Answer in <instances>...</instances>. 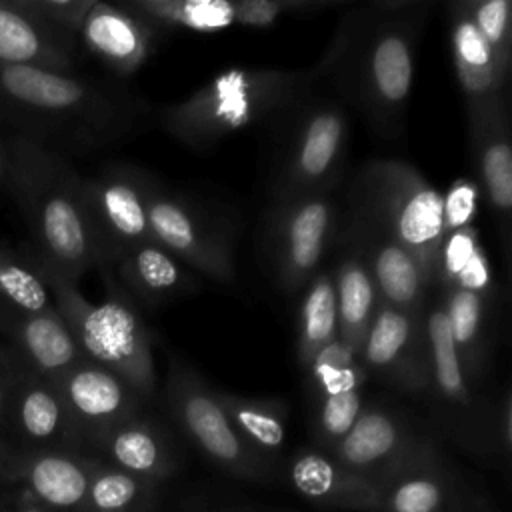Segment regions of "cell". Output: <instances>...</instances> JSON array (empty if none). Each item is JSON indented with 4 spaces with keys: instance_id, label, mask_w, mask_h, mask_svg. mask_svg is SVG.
<instances>
[{
    "instance_id": "cell-40",
    "label": "cell",
    "mask_w": 512,
    "mask_h": 512,
    "mask_svg": "<svg viewBox=\"0 0 512 512\" xmlns=\"http://www.w3.org/2000/svg\"><path fill=\"white\" fill-rule=\"evenodd\" d=\"M28 366L26 358L14 346L0 342V430L4 434L16 386Z\"/></svg>"
},
{
    "instance_id": "cell-11",
    "label": "cell",
    "mask_w": 512,
    "mask_h": 512,
    "mask_svg": "<svg viewBox=\"0 0 512 512\" xmlns=\"http://www.w3.org/2000/svg\"><path fill=\"white\" fill-rule=\"evenodd\" d=\"M162 396L172 424L218 470L236 480H276L230 424L216 388L174 354L168 356Z\"/></svg>"
},
{
    "instance_id": "cell-44",
    "label": "cell",
    "mask_w": 512,
    "mask_h": 512,
    "mask_svg": "<svg viewBox=\"0 0 512 512\" xmlns=\"http://www.w3.org/2000/svg\"><path fill=\"white\" fill-rule=\"evenodd\" d=\"M14 452V446L12 442L8 440V436L0 430V490H2V482H4V472H6V466L10 462V456Z\"/></svg>"
},
{
    "instance_id": "cell-7",
    "label": "cell",
    "mask_w": 512,
    "mask_h": 512,
    "mask_svg": "<svg viewBox=\"0 0 512 512\" xmlns=\"http://www.w3.org/2000/svg\"><path fill=\"white\" fill-rule=\"evenodd\" d=\"M340 206L344 218L402 244L434 280L442 194L414 166L394 158L364 162L340 192Z\"/></svg>"
},
{
    "instance_id": "cell-35",
    "label": "cell",
    "mask_w": 512,
    "mask_h": 512,
    "mask_svg": "<svg viewBox=\"0 0 512 512\" xmlns=\"http://www.w3.org/2000/svg\"><path fill=\"white\" fill-rule=\"evenodd\" d=\"M304 376L308 402L344 394H364V386L368 382L358 354L340 340L322 348L306 368Z\"/></svg>"
},
{
    "instance_id": "cell-34",
    "label": "cell",
    "mask_w": 512,
    "mask_h": 512,
    "mask_svg": "<svg viewBox=\"0 0 512 512\" xmlns=\"http://www.w3.org/2000/svg\"><path fill=\"white\" fill-rule=\"evenodd\" d=\"M160 486L132 476L94 456L88 510L90 512H156Z\"/></svg>"
},
{
    "instance_id": "cell-32",
    "label": "cell",
    "mask_w": 512,
    "mask_h": 512,
    "mask_svg": "<svg viewBox=\"0 0 512 512\" xmlns=\"http://www.w3.org/2000/svg\"><path fill=\"white\" fill-rule=\"evenodd\" d=\"M446 288L474 292L490 302H498L500 298L488 256L474 226L444 234L440 242L432 290Z\"/></svg>"
},
{
    "instance_id": "cell-9",
    "label": "cell",
    "mask_w": 512,
    "mask_h": 512,
    "mask_svg": "<svg viewBox=\"0 0 512 512\" xmlns=\"http://www.w3.org/2000/svg\"><path fill=\"white\" fill-rule=\"evenodd\" d=\"M152 240L218 284H236V222L222 208L176 192L158 178L148 198Z\"/></svg>"
},
{
    "instance_id": "cell-43",
    "label": "cell",
    "mask_w": 512,
    "mask_h": 512,
    "mask_svg": "<svg viewBox=\"0 0 512 512\" xmlns=\"http://www.w3.org/2000/svg\"><path fill=\"white\" fill-rule=\"evenodd\" d=\"M474 502H476V488H472L462 476L442 512H476Z\"/></svg>"
},
{
    "instance_id": "cell-39",
    "label": "cell",
    "mask_w": 512,
    "mask_h": 512,
    "mask_svg": "<svg viewBox=\"0 0 512 512\" xmlns=\"http://www.w3.org/2000/svg\"><path fill=\"white\" fill-rule=\"evenodd\" d=\"M42 22L78 38L82 22L96 0H20Z\"/></svg>"
},
{
    "instance_id": "cell-37",
    "label": "cell",
    "mask_w": 512,
    "mask_h": 512,
    "mask_svg": "<svg viewBox=\"0 0 512 512\" xmlns=\"http://www.w3.org/2000/svg\"><path fill=\"white\" fill-rule=\"evenodd\" d=\"M464 6L494 52L498 64L510 72L512 64V2L510 0H464Z\"/></svg>"
},
{
    "instance_id": "cell-41",
    "label": "cell",
    "mask_w": 512,
    "mask_h": 512,
    "mask_svg": "<svg viewBox=\"0 0 512 512\" xmlns=\"http://www.w3.org/2000/svg\"><path fill=\"white\" fill-rule=\"evenodd\" d=\"M512 458V394L506 386L498 396L496 410V460L508 474Z\"/></svg>"
},
{
    "instance_id": "cell-27",
    "label": "cell",
    "mask_w": 512,
    "mask_h": 512,
    "mask_svg": "<svg viewBox=\"0 0 512 512\" xmlns=\"http://www.w3.org/2000/svg\"><path fill=\"white\" fill-rule=\"evenodd\" d=\"M460 478L436 442L378 486L376 512H442Z\"/></svg>"
},
{
    "instance_id": "cell-19",
    "label": "cell",
    "mask_w": 512,
    "mask_h": 512,
    "mask_svg": "<svg viewBox=\"0 0 512 512\" xmlns=\"http://www.w3.org/2000/svg\"><path fill=\"white\" fill-rule=\"evenodd\" d=\"M94 456L74 450H16L2 488H20L50 512H90L88 488Z\"/></svg>"
},
{
    "instance_id": "cell-31",
    "label": "cell",
    "mask_w": 512,
    "mask_h": 512,
    "mask_svg": "<svg viewBox=\"0 0 512 512\" xmlns=\"http://www.w3.org/2000/svg\"><path fill=\"white\" fill-rule=\"evenodd\" d=\"M334 248L336 264L330 272L336 294L338 340L358 354L374 318L378 294L358 250L342 240H336Z\"/></svg>"
},
{
    "instance_id": "cell-13",
    "label": "cell",
    "mask_w": 512,
    "mask_h": 512,
    "mask_svg": "<svg viewBox=\"0 0 512 512\" xmlns=\"http://www.w3.org/2000/svg\"><path fill=\"white\" fill-rule=\"evenodd\" d=\"M436 442L440 438L432 426L412 412L388 402H366L330 454L348 470L380 486Z\"/></svg>"
},
{
    "instance_id": "cell-8",
    "label": "cell",
    "mask_w": 512,
    "mask_h": 512,
    "mask_svg": "<svg viewBox=\"0 0 512 512\" xmlns=\"http://www.w3.org/2000/svg\"><path fill=\"white\" fill-rule=\"evenodd\" d=\"M428 338V386L424 404L430 426L438 436L452 440L478 460H496V410L498 396L488 398L482 388L466 378L448 332L446 314L438 298L424 308Z\"/></svg>"
},
{
    "instance_id": "cell-29",
    "label": "cell",
    "mask_w": 512,
    "mask_h": 512,
    "mask_svg": "<svg viewBox=\"0 0 512 512\" xmlns=\"http://www.w3.org/2000/svg\"><path fill=\"white\" fill-rule=\"evenodd\" d=\"M220 404L248 450L278 478L284 464L290 408L280 398L244 396L218 390Z\"/></svg>"
},
{
    "instance_id": "cell-36",
    "label": "cell",
    "mask_w": 512,
    "mask_h": 512,
    "mask_svg": "<svg viewBox=\"0 0 512 512\" xmlns=\"http://www.w3.org/2000/svg\"><path fill=\"white\" fill-rule=\"evenodd\" d=\"M0 298L28 312H46L54 308L52 296L24 252H14L0 242Z\"/></svg>"
},
{
    "instance_id": "cell-25",
    "label": "cell",
    "mask_w": 512,
    "mask_h": 512,
    "mask_svg": "<svg viewBox=\"0 0 512 512\" xmlns=\"http://www.w3.org/2000/svg\"><path fill=\"white\" fill-rule=\"evenodd\" d=\"M80 42L38 16L20 0H0V66H28L74 74Z\"/></svg>"
},
{
    "instance_id": "cell-23",
    "label": "cell",
    "mask_w": 512,
    "mask_h": 512,
    "mask_svg": "<svg viewBox=\"0 0 512 512\" xmlns=\"http://www.w3.org/2000/svg\"><path fill=\"white\" fill-rule=\"evenodd\" d=\"M90 456L158 486L178 472L182 460L172 430L146 410L108 430Z\"/></svg>"
},
{
    "instance_id": "cell-24",
    "label": "cell",
    "mask_w": 512,
    "mask_h": 512,
    "mask_svg": "<svg viewBox=\"0 0 512 512\" xmlns=\"http://www.w3.org/2000/svg\"><path fill=\"white\" fill-rule=\"evenodd\" d=\"M110 270L132 304L148 312H156L202 288L200 278L154 240L124 252Z\"/></svg>"
},
{
    "instance_id": "cell-6",
    "label": "cell",
    "mask_w": 512,
    "mask_h": 512,
    "mask_svg": "<svg viewBox=\"0 0 512 512\" xmlns=\"http://www.w3.org/2000/svg\"><path fill=\"white\" fill-rule=\"evenodd\" d=\"M316 88L298 98L264 132L272 144L270 202L340 190L348 154V108Z\"/></svg>"
},
{
    "instance_id": "cell-28",
    "label": "cell",
    "mask_w": 512,
    "mask_h": 512,
    "mask_svg": "<svg viewBox=\"0 0 512 512\" xmlns=\"http://www.w3.org/2000/svg\"><path fill=\"white\" fill-rule=\"evenodd\" d=\"M436 292L446 314L456 358L470 384L482 388L492 358V316L498 302L456 288Z\"/></svg>"
},
{
    "instance_id": "cell-2",
    "label": "cell",
    "mask_w": 512,
    "mask_h": 512,
    "mask_svg": "<svg viewBox=\"0 0 512 512\" xmlns=\"http://www.w3.org/2000/svg\"><path fill=\"white\" fill-rule=\"evenodd\" d=\"M152 118V104L124 82L0 66V122L66 158L130 140Z\"/></svg>"
},
{
    "instance_id": "cell-21",
    "label": "cell",
    "mask_w": 512,
    "mask_h": 512,
    "mask_svg": "<svg viewBox=\"0 0 512 512\" xmlns=\"http://www.w3.org/2000/svg\"><path fill=\"white\" fill-rule=\"evenodd\" d=\"M280 474L286 486L314 508L376 512L378 486L316 446L296 448L282 464Z\"/></svg>"
},
{
    "instance_id": "cell-38",
    "label": "cell",
    "mask_w": 512,
    "mask_h": 512,
    "mask_svg": "<svg viewBox=\"0 0 512 512\" xmlns=\"http://www.w3.org/2000/svg\"><path fill=\"white\" fill-rule=\"evenodd\" d=\"M482 192L476 180L456 178L446 194H442V230L450 234L474 226V218L480 208Z\"/></svg>"
},
{
    "instance_id": "cell-12",
    "label": "cell",
    "mask_w": 512,
    "mask_h": 512,
    "mask_svg": "<svg viewBox=\"0 0 512 512\" xmlns=\"http://www.w3.org/2000/svg\"><path fill=\"white\" fill-rule=\"evenodd\" d=\"M156 180V174L130 162H110L84 178V208L96 270L112 268L124 252L152 240L148 198Z\"/></svg>"
},
{
    "instance_id": "cell-26",
    "label": "cell",
    "mask_w": 512,
    "mask_h": 512,
    "mask_svg": "<svg viewBox=\"0 0 512 512\" xmlns=\"http://www.w3.org/2000/svg\"><path fill=\"white\" fill-rule=\"evenodd\" d=\"M0 334L48 380H56L84 358L56 308L28 312L0 298Z\"/></svg>"
},
{
    "instance_id": "cell-14",
    "label": "cell",
    "mask_w": 512,
    "mask_h": 512,
    "mask_svg": "<svg viewBox=\"0 0 512 512\" xmlns=\"http://www.w3.org/2000/svg\"><path fill=\"white\" fill-rule=\"evenodd\" d=\"M476 184L488 200L506 266L512 248V142L508 90L466 104Z\"/></svg>"
},
{
    "instance_id": "cell-1",
    "label": "cell",
    "mask_w": 512,
    "mask_h": 512,
    "mask_svg": "<svg viewBox=\"0 0 512 512\" xmlns=\"http://www.w3.org/2000/svg\"><path fill=\"white\" fill-rule=\"evenodd\" d=\"M434 0H372L340 12L320 62V84L384 140L406 132L418 44Z\"/></svg>"
},
{
    "instance_id": "cell-47",
    "label": "cell",
    "mask_w": 512,
    "mask_h": 512,
    "mask_svg": "<svg viewBox=\"0 0 512 512\" xmlns=\"http://www.w3.org/2000/svg\"><path fill=\"white\" fill-rule=\"evenodd\" d=\"M232 512H244V510H232Z\"/></svg>"
},
{
    "instance_id": "cell-20",
    "label": "cell",
    "mask_w": 512,
    "mask_h": 512,
    "mask_svg": "<svg viewBox=\"0 0 512 512\" xmlns=\"http://www.w3.org/2000/svg\"><path fill=\"white\" fill-rule=\"evenodd\" d=\"M6 436L16 450L82 452L76 426L58 386L32 366L26 368L16 386Z\"/></svg>"
},
{
    "instance_id": "cell-15",
    "label": "cell",
    "mask_w": 512,
    "mask_h": 512,
    "mask_svg": "<svg viewBox=\"0 0 512 512\" xmlns=\"http://www.w3.org/2000/svg\"><path fill=\"white\" fill-rule=\"evenodd\" d=\"M358 358L368 380L422 398L428 386L424 312H404L378 300Z\"/></svg>"
},
{
    "instance_id": "cell-30",
    "label": "cell",
    "mask_w": 512,
    "mask_h": 512,
    "mask_svg": "<svg viewBox=\"0 0 512 512\" xmlns=\"http://www.w3.org/2000/svg\"><path fill=\"white\" fill-rule=\"evenodd\" d=\"M448 20L454 68L464 104L478 102L506 90L510 72L498 64L494 52L476 30L464 0H452L448 4Z\"/></svg>"
},
{
    "instance_id": "cell-18",
    "label": "cell",
    "mask_w": 512,
    "mask_h": 512,
    "mask_svg": "<svg viewBox=\"0 0 512 512\" xmlns=\"http://www.w3.org/2000/svg\"><path fill=\"white\" fill-rule=\"evenodd\" d=\"M336 240L358 250L380 302L412 314L424 312L432 292V278L402 244L344 218L342 212Z\"/></svg>"
},
{
    "instance_id": "cell-46",
    "label": "cell",
    "mask_w": 512,
    "mask_h": 512,
    "mask_svg": "<svg viewBox=\"0 0 512 512\" xmlns=\"http://www.w3.org/2000/svg\"><path fill=\"white\" fill-rule=\"evenodd\" d=\"M474 508H476V512H500V510L492 504V500H490L486 494H482L480 490H476Z\"/></svg>"
},
{
    "instance_id": "cell-3",
    "label": "cell",
    "mask_w": 512,
    "mask_h": 512,
    "mask_svg": "<svg viewBox=\"0 0 512 512\" xmlns=\"http://www.w3.org/2000/svg\"><path fill=\"white\" fill-rule=\"evenodd\" d=\"M4 190L16 202L30 244L24 250L36 264L78 284L96 268L94 244L84 208V176L66 156L12 134Z\"/></svg>"
},
{
    "instance_id": "cell-33",
    "label": "cell",
    "mask_w": 512,
    "mask_h": 512,
    "mask_svg": "<svg viewBox=\"0 0 512 512\" xmlns=\"http://www.w3.org/2000/svg\"><path fill=\"white\" fill-rule=\"evenodd\" d=\"M338 340V314L334 280L328 268H320L302 288L296 322V362L302 372L316 354Z\"/></svg>"
},
{
    "instance_id": "cell-22",
    "label": "cell",
    "mask_w": 512,
    "mask_h": 512,
    "mask_svg": "<svg viewBox=\"0 0 512 512\" xmlns=\"http://www.w3.org/2000/svg\"><path fill=\"white\" fill-rule=\"evenodd\" d=\"M164 32L124 4L96 0L78 32V42L118 78L140 70L156 50Z\"/></svg>"
},
{
    "instance_id": "cell-10",
    "label": "cell",
    "mask_w": 512,
    "mask_h": 512,
    "mask_svg": "<svg viewBox=\"0 0 512 512\" xmlns=\"http://www.w3.org/2000/svg\"><path fill=\"white\" fill-rule=\"evenodd\" d=\"M340 190L270 202L262 218L264 262L282 294L302 292L334 248Z\"/></svg>"
},
{
    "instance_id": "cell-16",
    "label": "cell",
    "mask_w": 512,
    "mask_h": 512,
    "mask_svg": "<svg viewBox=\"0 0 512 512\" xmlns=\"http://www.w3.org/2000/svg\"><path fill=\"white\" fill-rule=\"evenodd\" d=\"M128 10L160 32H218L230 26L266 28L284 14H314L344 6V0H122Z\"/></svg>"
},
{
    "instance_id": "cell-5",
    "label": "cell",
    "mask_w": 512,
    "mask_h": 512,
    "mask_svg": "<svg viewBox=\"0 0 512 512\" xmlns=\"http://www.w3.org/2000/svg\"><path fill=\"white\" fill-rule=\"evenodd\" d=\"M32 264L40 272L52 304L72 332L82 356L122 376L150 404L158 394V376L152 360L154 334L142 320L140 310L118 286L112 270H98L106 296L102 302H90L78 290V284L64 280L34 260Z\"/></svg>"
},
{
    "instance_id": "cell-17",
    "label": "cell",
    "mask_w": 512,
    "mask_h": 512,
    "mask_svg": "<svg viewBox=\"0 0 512 512\" xmlns=\"http://www.w3.org/2000/svg\"><path fill=\"white\" fill-rule=\"evenodd\" d=\"M54 384L66 402L84 454H92V448L108 430L148 406L142 394L122 376L86 358L60 374Z\"/></svg>"
},
{
    "instance_id": "cell-45",
    "label": "cell",
    "mask_w": 512,
    "mask_h": 512,
    "mask_svg": "<svg viewBox=\"0 0 512 512\" xmlns=\"http://www.w3.org/2000/svg\"><path fill=\"white\" fill-rule=\"evenodd\" d=\"M6 174H8V144L0 138V188L2 190L6 184Z\"/></svg>"
},
{
    "instance_id": "cell-42",
    "label": "cell",
    "mask_w": 512,
    "mask_h": 512,
    "mask_svg": "<svg viewBox=\"0 0 512 512\" xmlns=\"http://www.w3.org/2000/svg\"><path fill=\"white\" fill-rule=\"evenodd\" d=\"M0 512H50L20 488L0 490Z\"/></svg>"
},
{
    "instance_id": "cell-4",
    "label": "cell",
    "mask_w": 512,
    "mask_h": 512,
    "mask_svg": "<svg viewBox=\"0 0 512 512\" xmlns=\"http://www.w3.org/2000/svg\"><path fill=\"white\" fill-rule=\"evenodd\" d=\"M318 82L314 66L228 70L186 100L156 110V120L182 146L206 154L238 132L266 130Z\"/></svg>"
}]
</instances>
